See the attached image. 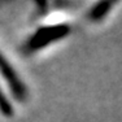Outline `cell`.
<instances>
[{
	"instance_id": "1",
	"label": "cell",
	"mask_w": 122,
	"mask_h": 122,
	"mask_svg": "<svg viewBox=\"0 0 122 122\" xmlns=\"http://www.w3.org/2000/svg\"><path fill=\"white\" fill-rule=\"evenodd\" d=\"M70 31L71 29L69 25H52L39 27L29 38L27 43H26V48L29 51H36L43 47H47L51 43L68 36Z\"/></svg>"
},
{
	"instance_id": "2",
	"label": "cell",
	"mask_w": 122,
	"mask_h": 122,
	"mask_svg": "<svg viewBox=\"0 0 122 122\" xmlns=\"http://www.w3.org/2000/svg\"><path fill=\"white\" fill-rule=\"evenodd\" d=\"M0 74L5 78L10 91L13 92L14 97L20 101L26 100V97H27V90H26L25 85L22 83V81L20 79L18 75L16 74L14 69L10 66L8 60L1 53H0Z\"/></svg>"
},
{
	"instance_id": "3",
	"label": "cell",
	"mask_w": 122,
	"mask_h": 122,
	"mask_svg": "<svg viewBox=\"0 0 122 122\" xmlns=\"http://www.w3.org/2000/svg\"><path fill=\"white\" fill-rule=\"evenodd\" d=\"M114 4H116L114 1H107V0H105V1H99V3H96V4H95L94 7L90 9L88 18L91 20V21H94V22L103 20L104 17L109 13L110 8H112Z\"/></svg>"
},
{
	"instance_id": "4",
	"label": "cell",
	"mask_w": 122,
	"mask_h": 122,
	"mask_svg": "<svg viewBox=\"0 0 122 122\" xmlns=\"http://www.w3.org/2000/svg\"><path fill=\"white\" fill-rule=\"evenodd\" d=\"M0 112H1L5 117H12L13 113H14L12 104L9 103L8 97L1 92V90H0Z\"/></svg>"
}]
</instances>
